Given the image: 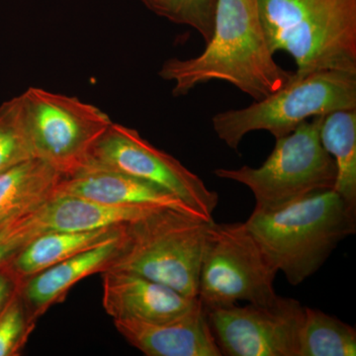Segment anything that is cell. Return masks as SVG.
<instances>
[{"mask_svg":"<svg viewBox=\"0 0 356 356\" xmlns=\"http://www.w3.org/2000/svg\"><path fill=\"white\" fill-rule=\"evenodd\" d=\"M159 76L173 83L175 97L200 84L221 81L257 102L289 83L294 72L274 60L257 0H219L212 37L203 53L185 60L168 58Z\"/></svg>","mask_w":356,"mask_h":356,"instance_id":"obj_1","label":"cell"},{"mask_svg":"<svg viewBox=\"0 0 356 356\" xmlns=\"http://www.w3.org/2000/svg\"><path fill=\"white\" fill-rule=\"evenodd\" d=\"M245 222L273 266L290 284L299 285L355 234L356 208L327 189L280 209L254 210Z\"/></svg>","mask_w":356,"mask_h":356,"instance_id":"obj_2","label":"cell"},{"mask_svg":"<svg viewBox=\"0 0 356 356\" xmlns=\"http://www.w3.org/2000/svg\"><path fill=\"white\" fill-rule=\"evenodd\" d=\"M271 51H285L295 76L356 74V0H257Z\"/></svg>","mask_w":356,"mask_h":356,"instance_id":"obj_3","label":"cell"},{"mask_svg":"<svg viewBox=\"0 0 356 356\" xmlns=\"http://www.w3.org/2000/svg\"><path fill=\"white\" fill-rule=\"evenodd\" d=\"M209 224L179 211L156 208L126 225L120 252L108 270L139 274L184 296L198 298Z\"/></svg>","mask_w":356,"mask_h":356,"instance_id":"obj_4","label":"cell"},{"mask_svg":"<svg viewBox=\"0 0 356 356\" xmlns=\"http://www.w3.org/2000/svg\"><path fill=\"white\" fill-rule=\"evenodd\" d=\"M356 109V74L324 70L291 81L250 106L220 112L212 118L220 140L238 149L247 134L267 131L275 140L314 117Z\"/></svg>","mask_w":356,"mask_h":356,"instance_id":"obj_5","label":"cell"},{"mask_svg":"<svg viewBox=\"0 0 356 356\" xmlns=\"http://www.w3.org/2000/svg\"><path fill=\"white\" fill-rule=\"evenodd\" d=\"M325 116L309 119L289 135L276 140L273 151L259 168H217L215 175L247 186L254 196V210L261 212L334 189L336 165L320 139Z\"/></svg>","mask_w":356,"mask_h":356,"instance_id":"obj_6","label":"cell"},{"mask_svg":"<svg viewBox=\"0 0 356 356\" xmlns=\"http://www.w3.org/2000/svg\"><path fill=\"white\" fill-rule=\"evenodd\" d=\"M277 273L245 222L208 225L198 289L204 308L269 303L278 296Z\"/></svg>","mask_w":356,"mask_h":356,"instance_id":"obj_7","label":"cell"},{"mask_svg":"<svg viewBox=\"0 0 356 356\" xmlns=\"http://www.w3.org/2000/svg\"><path fill=\"white\" fill-rule=\"evenodd\" d=\"M21 96L26 128L35 159L65 177L83 172L111 119L76 97L30 88Z\"/></svg>","mask_w":356,"mask_h":356,"instance_id":"obj_8","label":"cell"},{"mask_svg":"<svg viewBox=\"0 0 356 356\" xmlns=\"http://www.w3.org/2000/svg\"><path fill=\"white\" fill-rule=\"evenodd\" d=\"M111 170L151 182L181 199L212 222L217 192L170 154L147 142L135 129L113 123L93 147L83 170Z\"/></svg>","mask_w":356,"mask_h":356,"instance_id":"obj_9","label":"cell"},{"mask_svg":"<svg viewBox=\"0 0 356 356\" xmlns=\"http://www.w3.org/2000/svg\"><path fill=\"white\" fill-rule=\"evenodd\" d=\"M222 355L299 356L305 306L277 296L266 304L204 308Z\"/></svg>","mask_w":356,"mask_h":356,"instance_id":"obj_10","label":"cell"},{"mask_svg":"<svg viewBox=\"0 0 356 356\" xmlns=\"http://www.w3.org/2000/svg\"><path fill=\"white\" fill-rule=\"evenodd\" d=\"M102 274V306L113 321L159 323L175 320L200 304L172 288L127 271Z\"/></svg>","mask_w":356,"mask_h":356,"instance_id":"obj_11","label":"cell"},{"mask_svg":"<svg viewBox=\"0 0 356 356\" xmlns=\"http://www.w3.org/2000/svg\"><path fill=\"white\" fill-rule=\"evenodd\" d=\"M131 346L147 356H221L202 304L166 322L113 321Z\"/></svg>","mask_w":356,"mask_h":356,"instance_id":"obj_12","label":"cell"},{"mask_svg":"<svg viewBox=\"0 0 356 356\" xmlns=\"http://www.w3.org/2000/svg\"><path fill=\"white\" fill-rule=\"evenodd\" d=\"M57 195L76 196L112 205L168 208L206 221L200 213L170 192L151 182L111 170L90 168L64 177L58 184Z\"/></svg>","mask_w":356,"mask_h":356,"instance_id":"obj_13","label":"cell"},{"mask_svg":"<svg viewBox=\"0 0 356 356\" xmlns=\"http://www.w3.org/2000/svg\"><path fill=\"white\" fill-rule=\"evenodd\" d=\"M124 236L58 262L21 283V296L32 322L36 324L51 306L65 301L67 293L79 281L108 270L120 252Z\"/></svg>","mask_w":356,"mask_h":356,"instance_id":"obj_14","label":"cell"},{"mask_svg":"<svg viewBox=\"0 0 356 356\" xmlns=\"http://www.w3.org/2000/svg\"><path fill=\"white\" fill-rule=\"evenodd\" d=\"M125 226L92 231L44 232L21 248L3 266L21 284L58 262L122 238L125 234Z\"/></svg>","mask_w":356,"mask_h":356,"instance_id":"obj_15","label":"cell"},{"mask_svg":"<svg viewBox=\"0 0 356 356\" xmlns=\"http://www.w3.org/2000/svg\"><path fill=\"white\" fill-rule=\"evenodd\" d=\"M65 175L39 159H32L0 175V224L41 209L57 194Z\"/></svg>","mask_w":356,"mask_h":356,"instance_id":"obj_16","label":"cell"},{"mask_svg":"<svg viewBox=\"0 0 356 356\" xmlns=\"http://www.w3.org/2000/svg\"><path fill=\"white\" fill-rule=\"evenodd\" d=\"M153 207L112 205L76 196L57 195L42 209L47 231H92L125 226L146 216Z\"/></svg>","mask_w":356,"mask_h":356,"instance_id":"obj_17","label":"cell"},{"mask_svg":"<svg viewBox=\"0 0 356 356\" xmlns=\"http://www.w3.org/2000/svg\"><path fill=\"white\" fill-rule=\"evenodd\" d=\"M320 139L336 165L334 191L356 208V109L325 115Z\"/></svg>","mask_w":356,"mask_h":356,"instance_id":"obj_18","label":"cell"},{"mask_svg":"<svg viewBox=\"0 0 356 356\" xmlns=\"http://www.w3.org/2000/svg\"><path fill=\"white\" fill-rule=\"evenodd\" d=\"M356 331L334 316L305 306L299 356H355Z\"/></svg>","mask_w":356,"mask_h":356,"instance_id":"obj_19","label":"cell"},{"mask_svg":"<svg viewBox=\"0 0 356 356\" xmlns=\"http://www.w3.org/2000/svg\"><path fill=\"white\" fill-rule=\"evenodd\" d=\"M35 159L26 128L21 96L0 105V175Z\"/></svg>","mask_w":356,"mask_h":356,"instance_id":"obj_20","label":"cell"},{"mask_svg":"<svg viewBox=\"0 0 356 356\" xmlns=\"http://www.w3.org/2000/svg\"><path fill=\"white\" fill-rule=\"evenodd\" d=\"M219 0H142L156 15L175 24L189 26L207 44L214 30L215 14Z\"/></svg>","mask_w":356,"mask_h":356,"instance_id":"obj_21","label":"cell"},{"mask_svg":"<svg viewBox=\"0 0 356 356\" xmlns=\"http://www.w3.org/2000/svg\"><path fill=\"white\" fill-rule=\"evenodd\" d=\"M35 325L18 286L13 298L0 314V356L19 355Z\"/></svg>","mask_w":356,"mask_h":356,"instance_id":"obj_22","label":"cell"},{"mask_svg":"<svg viewBox=\"0 0 356 356\" xmlns=\"http://www.w3.org/2000/svg\"><path fill=\"white\" fill-rule=\"evenodd\" d=\"M42 209L43 207L0 224V267L6 266L33 238L44 233Z\"/></svg>","mask_w":356,"mask_h":356,"instance_id":"obj_23","label":"cell"},{"mask_svg":"<svg viewBox=\"0 0 356 356\" xmlns=\"http://www.w3.org/2000/svg\"><path fill=\"white\" fill-rule=\"evenodd\" d=\"M18 286L19 284L17 281L14 280L13 276L6 267H0V314L3 312L8 302L13 298Z\"/></svg>","mask_w":356,"mask_h":356,"instance_id":"obj_24","label":"cell"}]
</instances>
